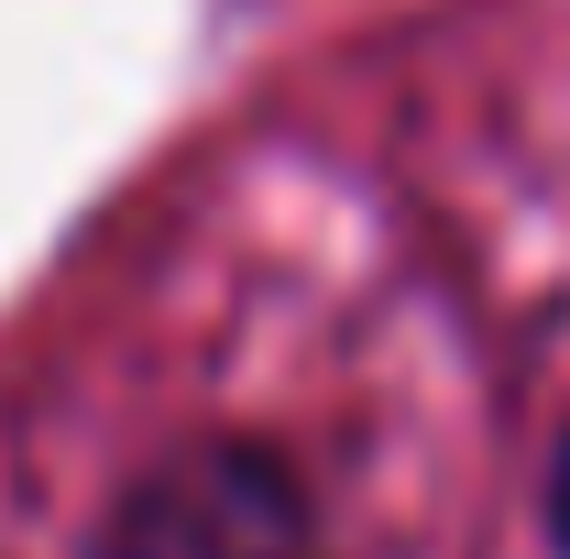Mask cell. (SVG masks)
I'll return each instance as SVG.
<instances>
[{
  "label": "cell",
  "instance_id": "obj_2",
  "mask_svg": "<svg viewBox=\"0 0 570 559\" xmlns=\"http://www.w3.org/2000/svg\"><path fill=\"white\" fill-rule=\"evenodd\" d=\"M549 538H560V559H570V439H560V472H549Z\"/></svg>",
  "mask_w": 570,
  "mask_h": 559
},
{
  "label": "cell",
  "instance_id": "obj_1",
  "mask_svg": "<svg viewBox=\"0 0 570 559\" xmlns=\"http://www.w3.org/2000/svg\"><path fill=\"white\" fill-rule=\"evenodd\" d=\"M88 559H330L296 461L264 439H187L110 493Z\"/></svg>",
  "mask_w": 570,
  "mask_h": 559
}]
</instances>
